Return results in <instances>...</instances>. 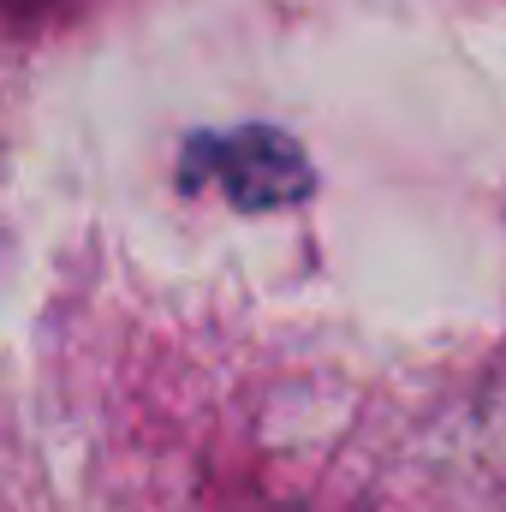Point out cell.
<instances>
[{
  "label": "cell",
  "mask_w": 506,
  "mask_h": 512,
  "mask_svg": "<svg viewBox=\"0 0 506 512\" xmlns=\"http://www.w3.org/2000/svg\"><path fill=\"white\" fill-rule=\"evenodd\" d=\"M185 179H197V185L215 179V185H221L233 203H245V209L298 203V197L310 191L304 149H298L286 131H268V126L221 131V137L191 143V155H185Z\"/></svg>",
  "instance_id": "obj_1"
}]
</instances>
